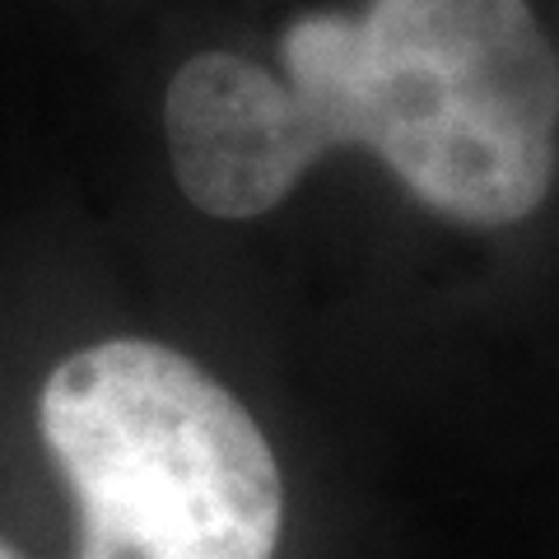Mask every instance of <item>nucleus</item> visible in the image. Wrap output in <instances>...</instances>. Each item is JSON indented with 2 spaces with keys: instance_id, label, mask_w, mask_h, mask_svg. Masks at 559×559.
<instances>
[{
  "instance_id": "nucleus-1",
  "label": "nucleus",
  "mask_w": 559,
  "mask_h": 559,
  "mask_svg": "<svg viewBox=\"0 0 559 559\" xmlns=\"http://www.w3.org/2000/svg\"><path fill=\"white\" fill-rule=\"evenodd\" d=\"M164 150L191 210L275 215L364 154L433 219L527 224L559 182V38L536 0H294L164 84Z\"/></svg>"
},
{
  "instance_id": "nucleus-2",
  "label": "nucleus",
  "mask_w": 559,
  "mask_h": 559,
  "mask_svg": "<svg viewBox=\"0 0 559 559\" xmlns=\"http://www.w3.org/2000/svg\"><path fill=\"white\" fill-rule=\"evenodd\" d=\"M38 429L80 509V559H275L285 476L252 411L164 341L66 355Z\"/></svg>"
},
{
  "instance_id": "nucleus-3",
  "label": "nucleus",
  "mask_w": 559,
  "mask_h": 559,
  "mask_svg": "<svg viewBox=\"0 0 559 559\" xmlns=\"http://www.w3.org/2000/svg\"><path fill=\"white\" fill-rule=\"evenodd\" d=\"M0 559H24V555H20V550H14V546H10V540H0Z\"/></svg>"
}]
</instances>
